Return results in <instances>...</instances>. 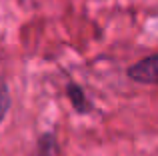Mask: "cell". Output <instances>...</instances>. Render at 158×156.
Instances as JSON below:
<instances>
[{"mask_svg": "<svg viewBox=\"0 0 158 156\" xmlns=\"http://www.w3.org/2000/svg\"><path fill=\"white\" fill-rule=\"evenodd\" d=\"M126 74L130 80L138 82V84H158V54L146 56L134 62Z\"/></svg>", "mask_w": 158, "mask_h": 156, "instance_id": "cell-1", "label": "cell"}, {"mask_svg": "<svg viewBox=\"0 0 158 156\" xmlns=\"http://www.w3.org/2000/svg\"><path fill=\"white\" fill-rule=\"evenodd\" d=\"M66 94H68V100H70V104H72V108L76 110L78 114H88L90 110H92V102L88 100V96H86V92L82 90L80 84L68 82Z\"/></svg>", "mask_w": 158, "mask_h": 156, "instance_id": "cell-2", "label": "cell"}, {"mask_svg": "<svg viewBox=\"0 0 158 156\" xmlns=\"http://www.w3.org/2000/svg\"><path fill=\"white\" fill-rule=\"evenodd\" d=\"M8 108H10V92H8L6 82L0 76V122H2L4 116L8 114Z\"/></svg>", "mask_w": 158, "mask_h": 156, "instance_id": "cell-3", "label": "cell"}]
</instances>
